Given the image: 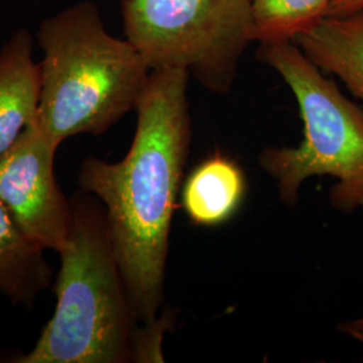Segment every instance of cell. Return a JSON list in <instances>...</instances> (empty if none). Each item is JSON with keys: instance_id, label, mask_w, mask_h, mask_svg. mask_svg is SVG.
<instances>
[{"instance_id": "9", "label": "cell", "mask_w": 363, "mask_h": 363, "mask_svg": "<svg viewBox=\"0 0 363 363\" xmlns=\"http://www.w3.org/2000/svg\"><path fill=\"white\" fill-rule=\"evenodd\" d=\"M292 42L323 73L337 76L363 101V10L325 16Z\"/></svg>"}, {"instance_id": "3", "label": "cell", "mask_w": 363, "mask_h": 363, "mask_svg": "<svg viewBox=\"0 0 363 363\" xmlns=\"http://www.w3.org/2000/svg\"><path fill=\"white\" fill-rule=\"evenodd\" d=\"M39 127L58 147L99 136L135 111L151 69L127 39L106 31L97 6L82 0L40 22Z\"/></svg>"}, {"instance_id": "4", "label": "cell", "mask_w": 363, "mask_h": 363, "mask_svg": "<svg viewBox=\"0 0 363 363\" xmlns=\"http://www.w3.org/2000/svg\"><path fill=\"white\" fill-rule=\"evenodd\" d=\"M257 60L272 67L294 93L304 124L296 147H267L259 166L294 206L303 183L330 177L331 208L345 214L363 208V109L311 62L292 40L259 43Z\"/></svg>"}, {"instance_id": "13", "label": "cell", "mask_w": 363, "mask_h": 363, "mask_svg": "<svg viewBox=\"0 0 363 363\" xmlns=\"http://www.w3.org/2000/svg\"><path fill=\"white\" fill-rule=\"evenodd\" d=\"M363 10V0H331L327 16L347 15Z\"/></svg>"}, {"instance_id": "11", "label": "cell", "mask_w": 363, "mask_h": 363, "mask_svg": "<svg viewBox=\"0 0 363 363\" xmlns=\"http://www.w3.org/2000/svg\"><path fill=\"white\" fill-rule=\"evenodd\" d=\"M256 42L294 40L327 16L331 0H250Z\"/></svg>"}, {"instance_id": "6", "label": "cell", "mask_w": 363, "mask_h": 363, "mask_svg": "<svg viewBox=\"0 0 363 363\" xmlns=\"http://www.w3.org/2000/svg\"><path fill=\"white\" fill-rule=\"evenodd\" d=\"M58 145L35 120L0 155V202L28 240L45 250L65 247L72 205L54 172Z\"/></svg>"}, {"instance_id": "2", "label": "cell", "mask_w": 363, "mask_h": 363, "mask_svg": "<svg viewBox=\"0 0 363 363\" xmlns=\"http://www.w3.org/2000/svg\"><path fill=\"white\" fill-rule=\"evenodd\" d=\"M72 223L52 286L57 306L33 350L13 363L135 362L142 327L97 198L70 199Z\"/></svg>"}, {"instance_id": "12", "label": "cell", "mask_w": 363, "mask_h": 363, "mask_svg": "<svg viewBox=\"0 0 363 363\" xmlns=\"http://www.w3.org/2000/svg\"><path fill=\"white\" fill-rule=\"evenodd\" d=\"M172 325V315L167 312H160L159 316L147 323H142L136 349H135V362H163L162 345L166 331Z\"/></svg>"}, {"instance_id": "5", "label": "cell", "mask_w": 363, "mask_h": 363, "mask_svg": "<svg viewBox=\"0 0 363 363\" xmlns=\"http://www.w3.org/2000/svg\"><path fill=\"white\" fill-rule=\"evenodd\" d=\"M125 39L151 70L181 69L205 89L233 88L256 27L250 0H121Z\"/></svg>"}, {"instance_id": "8", "label": "cell", "mask_w": 363, "mask_h": 363, "mask_svg": "<svg viewBox=\"0 0 363 363\" xmlns=\"http://www.w3.org/2000/svg\"><path fill=\"white\" fill-rule=\"evenodd\" d=\"M247 190L244 169L216 150L183 179L181 208L196 226L216 228L240 211Z\"/></svg>"}, {"instance_id": "1", "label": "cell", "mask_w": 363, "mask_h": 363, "mask_svg": "<svg viewBox=\"0 0 363 363\" xmlns=\"http://www.w3.org/2000/svg\"><path fill=\"white\" fill-rule=\"evenodd\" d=\"M190 74L151 70L138 104L136 130L120 162L89 156L78 171L82 191L103 205L117 262L138 319H156L164 304L169 232L190 155Z\"/></svg>"}, {"instance_id": "7", "label": "cell", "mask_w": 363, "mask_h": 363, "mask_svg": "<svg viewBox=\"0 0 363 363\" xmlns=\"http://www.w3.org/2000/svg\"><path fill=\"white\" fill-rule=\"evenodd\" d=\"M34 40L19 28L0 48V155L38 117L40 76Z\"/></svg>"}, {"instance_id": "14", "label": "cell", "mask_w": 363, "mask_h": 363, "mask_svg": "<svg viewBox=\"0 0 363 363\" xmlns=\"http://www.w3.org/2000/svg\"><path fill=\"white\" fill-rule=\"evenodd\" d=\"M337 330L343 335L354 339V340H357V342L363 345V316L362 318H357V319H351V320L339 323Z\"/></svg>"}, {"instance_id": "10", "label": "cell", "mask_w": 363, "mask_h": 363, "mask_svg": "<svg viewBox=\"0 0 363 363\" xmlns=\"http://www.w3.org/2000/svg\"><path fill=\"white\" fill-rule=\"evenodd\" d=\"M45 252L22 233L0 202V295L31 310L52 283Z\"/></svg>"}]
</instances>
